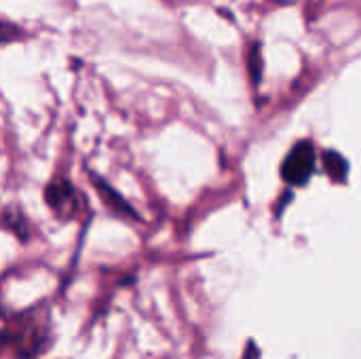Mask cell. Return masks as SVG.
I'll return each mask as SVG.
<instances>
[{"instance_id":"1","label":"cell","mask_w":361,"mask_h":359,"mask_svg":"<svg viewBox=\"0 0 361 359\" xmlns=\"http://www.w3.org/2000/svg\"><path fill=\"white\" fill-rule=\"evenodd\" d=\"M42 199H44V205L49 207V212L55 218L63 220V222L76 220L82 214L85 205H87V201H85L82 193L78 190V186L66 176L51 178L44 184Z\"/></svg>"},{"instance_id":"2","label":"cell","mask_w":361,"mask_h":359,"mask_svg":"<svg viewBox=\"0 0 361 359\" xmlns=\"http://www.w3.org/2000/svg\"><path fill=\"white\" fill-rule=\"evenodd\" d=\"M315 169V146L311 142H298L283 161L281 176L292 186H302Z\"/></svg>"},{"instance_id":"3","label":"cell","mask_w":361,"mask_h":359,"mask_svg":"<svg viewBox=\"0 0 361 359\" xmlns=\"http://www.w3.org/2000/svg\"><path fill=\"white\" fill-rule=\"evenodd\" d=\"M89 174V180H91V186L95 188V193H97V197L102 199V203H104V207L110 212V214H114V216H118V218H123V220H129V222H142V216H140V212L125 199V195H121L104 176H99V174H95V171H87Z\"/></svg>"},{"instance_id":"4","label":"cell","mask_w":361,"mask_h":359,"mask_svg":"<svg viewBox=\"0 0 361 359\" xmlns=\"http://www.w3.org/2000/svg\"><path fill=\"white\" fill-rule=\"evenodd\" d=\"M0 226L4 231H8L11 235H15L21 243H25L30 237H32V226H30V220L27 216L23 214V209L15 203L2 207L0 212Z\"/></svg>"},{"instance_id":"5","label":"cell","mask_w":361,"mask_h":359,"mask_svg":"<svg viewBox=\"0 0 361 359\" xmlns=\"http://www.w3.org/2000/svg\"><path fill=\"white\" fill-rule=\"evenodd\" d=\"M25 38H27V32L19 23L0 17V47L13 44V42H21Z\"/></svg>"},{"instance_id":"6","label":"cell","mask_w":361,"mask_h":359,"mask_svg":"<svg viewBox=\"0 0 361 359\" xmlns=\"http://www.w3.org/2000/svg\"><path fill=\"white\" fill-rule=\"evenodd\" d=\"M326 167H328V174L334 180H345V176H347V161L338 152H326Z\"/></svg>"}]
</instances>
